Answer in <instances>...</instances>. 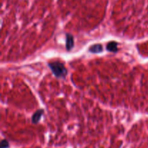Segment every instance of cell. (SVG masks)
I'll return each mask as SVG.
<instances>
[{
    "instance_id": "1",
    "label": "cell",
    "mask_w": 148,
    "mask_h": 148,
    "mask_svg": "<svg viewBox=\"0 0 148 148\" xmlns=\"http://www.w3.org/2000/svg\"><path fill=\"white\" fill-rule=\"evenodd\" d=\"M48 66L55 77L58 79H65L68 73V71L64 64L59 61L51 62L48 63Z\"/></svg>"
},
{
    "instance_id": "6",
    "label": "cell",
    "mask_w": 148,
    "mask_h": 148,
    "mask_svg": "<svg viewBox=\"0 0 148 148\" xmlns=\"http://www.w3.org/2000/svg\"><path fill=\"white\" fill-rule=\"evenodd\" d=\"M10 143L7 140L4 139L1 141V145H0V148H10Z\"/></svg>"
},
{
    "instance_id": "5",
    "label": "cell",
    "mask_w": 148,
    "mask_h": 148,
    "mask_svg": "<svg viewBox=\"0 0 148 148\" xmlns=\"http://www.w3.org/2000/svg\"><path fill=\"white\" fill-rule=\"evenodd\" d=\"M118 45L119 43L116 41H111L108 42L106 45V50L108 51L113 52V53H116L118 51Z\"/></svg>"
},
{
    "instance_id": "4",
    "label": "cell",
    "mask_w": 148,
    "mask_h": 148,
    "mask_svg": "<svg viewBox=\"0 0 148 148\" xmlns=\"http://www.w3.org/2000/svg\"><path fill=\"white\" fill-rule=\"evenodd\" d=\"M88 51H89L90 53H101L103 51V47L101 43H95V44L91 46L88 49Z\"/></svg>"
},
{
    "instance_id": "3",
    "label": "cell",
    "mask_w": 148,
    "mask_h": 148,
    "mask_svg": "<svg viewBox=\"0 0 148 148\" xmlns=\"http://www.w3.org/2000/svg\"><path fill=\"white\" fill-rule=\"evenodd\" d=\"M44 114V110L43 109H38L33 114V116H32V123L34 124H38L40 121V119H41L42 116Z\"/></svg>"
},
{
    "instance_id": "2",
    "label": "cell",
    "mask_w": 148,
    "mask_h": 148,
    "mask_svg": "<svg viewBox=\"0 0 148 148\" xmlns=\"http://www.w3.org/2000/svg\"><path fill=\"white\" fill-rule=\"evenodd\" d=\"M75 46L74 37L72 34L66 33V49L68 51L72 50Z\"/></svg>"
}]
</instances>
